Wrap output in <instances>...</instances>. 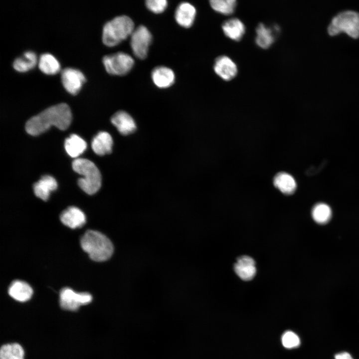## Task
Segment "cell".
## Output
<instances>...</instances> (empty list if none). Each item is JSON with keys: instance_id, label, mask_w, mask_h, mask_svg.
Masks as SVG:
<instances>
[{"instance_id": "cell-8", "label": "cell", "mask_w": 359, "mask_h": 359, "mask_svg": "<svg viewBox=\"0 0 359 359\" xmlns=\"http://www.w3.org/2000/svg\"><path fill=\"white\" fill-rule=\"evenodd\" d=\"M59 297L61 307L71 311H77L80 306L87 305L92 300V297L89 293H77L68 287L61 289Z\"/></svg>"}, {"instance_id": "cell-29", "label": "cell", "mask_w": 359, "mask_h": 359, "mask_svg": "<svg viewBox=\"0 0 359 359\" xmlns=\"http://www.w3.org/2000/svg\"><path fill=\"white\" fill-rule=\"evenodd\" d=\"M147 7L155 13L163 12L167 7L168 1L166 0H147L146 1Z\"/></svg>"}, {"instance_id": "cell-19", "label": "cell", "mask_w": 359, "mask_h": 359, "mask_svg": "<svg viewBox=\"0 0 359 359\" xmlns=\"http://www.w3.org/2000/svg\"><path fill=\"white\" fill-rule=\"evenodd\" d=\"M113 139L106 132H99L93 139L91 147L94 152L99 156H104L111 153Z\"/></svg>"}, {"instance_id": "cell-3", "label": "cell", "mask_w": 359, "mask_h": 359, "mask_svg": "<svg viewBox=\"0 0 359 359\" xmlns=\"http://www.w3.org/2000/svg\"><path fill=\"white\" fill-rule=\"evenodd\" d=\"M73 170L83 176L78 180L79 187L86 193L93 194L100 189L101 175L96 166L91 161L78 158L72 162Z\"/></svg>"}, {"instance_id": "cell-21", "label": "cell", "mask_w": 359, "mask_h": 359, "mask_svg": "<svg viewBox=\"0 0 359 359\" xmlns=\"http://www.w3.org/2000/svg\"><path fill=\"white\" fill-rule=\"evenodd\" d=\"M273 183L276 188L285 194H292L297 187L294 178L285 172L277 174L274 178Z\"/></svg>"}, {"instance_id": "cell-7", "label": "cell", "mask_w": 359, "mask_h": 359, "mask_svg": "<svg viewBox=\"0 0 359 359\" xmlns=\"http://www.w3.org/2000/svg\"><path fill=\"white\" fill-rule=\"evenodd\" d=\"M130 36V45L135 56L142 59L145 58L152 40L150 31L146 26L140 25L134 29Z\"/></svg>"}, {"instance_id": "cell-4", "label": "cell", "mask_w": 359, "mask_h": 359, "mask_svg": "<svg viewBox=\"0 0 359 359\" xmlns=\"http://www.w3.org/2000/svg\"><path fill=\"white\" fill-rule=\"evenodd\" d=\"M134 29V22L129 16H117L104 24L103 42L107 46H115L131 36Z\"/></svg>"}, {"instance_id": "cell-25", "label": "cell", "mask_w": 359, "mask_h": 359, "mask_svg": "<svg viewBox=\"0 0 359 359\" xmlns=\"http://www.w3.org/2000/svg\"><path fill=\"white\" fill-rule=\"evenodd\" d=\"M24 350L17 343L3 345L0 350V359H23Z\"/></svg>"}, {"instance_id": "cell-11", "label": "cell", "mask_w": 359, "mask_h": 359, "mask_svg": "<svg viewBox=\"0 0 359 359\" xmlns=\"http://www.w3.org/2000/svg\"><path fill=\"white\" fill-rule=\"evenodd\" d=\"M280 32V27L274 25L268 27L264 23H259L256 28V44L262 49L269 48L274 42L276 34Z\"/></svg>"}, {"instance_id": "cell-26", "label": "cell", "mask_w": 359, "mask_h": 359, "mask_svg": "<svg viewBox=\"0 0 359 359\" xmlns=\"http://www.w3.org/2000/svg\"><path fill=\"white\" fill-rule=\"evenodd\" d=\"M313 219L318 223H327L332 216V210L330 207L324 203H319L315 205L312 210Z\"/></svg>"}, {"instance_id": "cell-30", "label": "cell", "mask_w": 359, "mask_h": 359, "mask_svg": "<svg viewBox=\"0 0 359 359\" xmlns=\"http://www.w3.org/2000/svg\"><path fill=\"white\" fill-rule=\"evenodd\" d=\"M335 359H354L350 354L347 352L339 353L335 356Z\"/></svg>"}, {"instance_id": "cell-6", "label": "cell", "mask_w": 359, "mask_h": 359, "mask_svg": "<svg viewBox=\"0 0 359 359\" xmlns=\"http://www.w3.org/2000/svg\"><path fill=\"white\" fill-rule=\"evenodd\" d=\"M102 61L107 72L116 75L126 74L131 70L134 64L132 57L123 52L105 55Z\"/></svg>"}, {"instance_id": "cell-15", "label": "cell", "mask_w": 359, "mask_h": 359, "mask_svg": "<svg viewBox=\"0 0 359 359\" xmlns=\"http://www.w3.org/2000/svg\"><path fill=\"white\" fill-rule=\"evenodd\" d=\"M111 121L118 131L123 135L134 132L136 129V123L132 117L124 111H119L113 115Z\"/></svg>"}, {"instance_id": "cell-17", "label": "cell", "mask_w": 359, "mask_h": 359, "mask_svg": "<svg viewBox=\"0 0 359 359\" xmlns=\"http://www.w3.org/2000/svg\"><path fill=\"white\" fill-rule=\"evenodd\" d=\"M57 187V183L52 176L45 175L33 185L35 195L44 201H46L51 191Z\"/></svg>"}, {"instance_id": "cell-12", "label": "cell", "mask_w": 359, "mask_h": 359, "mask_svg": "<svg viewBox=\"0 0 359 359\" xmlns=\"http://www.w3.org/2000/svg\"><path fill=\"white\" fill-rule=\"evenodd\" d=\"M234 269L238 276L244 281L251 280L256 273L254 259L246 255L242 256L237 259L234 265Z\"/></svg>"}, {"instance_id": "cell-1", "label": "cell", "mask_w": 359, "mask_h": 359, "mask_svg": "<svg viewBox=\"0 0 359 359\" xmlns=\"http://www.w3.org/2000/svg\"><path fill=\"white\" fill-rule=\"evenodd\" d=\"M72 120V113L66 103H59L51 106L38 114L31 117L25 124V130L29 135H40L52 126L60 130L68 128Z\"/></svg>"}, {"instance_id": "cell-5", "label": "cell", "mask_w": 359, "mask_h": 359, "mask_svg": "<svg viewBox=\"0 0 359 359\" xmlns=\"http://www.w3.org/2000/svg\"><path fill=\"white\" fill-rule=\"evenodd\" d=\"M328 31L331 36L345 32L353 38L359 37V13L348 10L335 16L328 26Z\"/></svg>"}, {"instance_id": "cell-23", "label": "cell", "mask_w": 359, "mask_h": 359, "mask_svg": "<svg viewBox=\"0 0 359 359\" xmlns=\"http://www.w3.org/2000/svg\"><path fill=\"white\" fill-rule=\"evenodd\" d=\"M37 62L36 53L31 50L24 51L13 62V67L19 72H26L33 68Z\"/></svg>"}, {"instance_id": "cell-27", "label": "cell", "mask_w": 359, "mask_h": 359, "mask_svg": "<svg viewBox=\"0 0 359 359\" xmlns=\"http://www.w3.org/2000/svg\"><path fill=\"white\" fill-rule=\"evenodd\" d=\"M209 3L214 11L223 15L232 14L237 5L235 0H212Z\"/></svg>"}, {"instance_id": "cell-28", "label": "cell", "mask_w": 359, "mask_h": 359, "mask_svg": "<svg viewBox=\"0 0 359 359\" xmlns=\"http://www.w3.org/2000/svg\"><path fill=\"white\" fill-rule=\"evenodd\" d=\"M281 341L283 346L287 349L295 348L300 344L299 337L290 331H286L283 334Z\"/></svg>"}, {"instance_id": "cell-9", "label": "cell", "mask_w": 359, "mask_h": 359, "mask_svg": "<svg viewBox=\"0 0 359 359\" xmlns=\"http://www.w3.org/2000/svg\"><path fill=\"white\" fill-rule=\"evenodd\" d=\"M61 78L66 91L73 95L80 91L86 80L85 76L82 71L72 67L63 69L61 73Z\"/></svg>"}, {"instance_id": "cell-2", "label": "cell", "mask_w": 359, "mask_h": 359, "mask_svg": "<svg viewBox=\"0 0 359 359\" xmlns=\"http://www.w3.org/2000/svg\"><path fill=\"white\" fill-rule=\"evenodd\" d=\"M83 250L95 261L103 262L110 259L114 252L111 241L100 232L88 230L80 240Z\"/></svg>"}, {"instance_id": "cell-16", "label": "cell", "mask_w": 359, "mask_h": 359, "mask_svg": "<svg viewBox=\"0 0 359 359\" xmlns=\"http://www.w3.org/2000/svg\"><path fill=\"white\" fill-rule=\"evenodd\" d=\"M221 28L227 37L235 41L240 40L245 32V26L243 22L235 17L224 21Z\"/></svg>"}, {"instance_id": "cell-14", "label": "cell", "mask_w": 359, "mask_h": 359, "mask_svg": "<svg viewBox=\"0 0 359 359\" xmlns=\"http://www.w3.org/2000/svg\"><path fill=\"white\" fill-rule=\"evenodd\" d=\"M195 7L187 2L180 3L175 11V19L180 26L188 28L193 24L196 16Z\"/></svg>"}, {"instance_id": "cell-18", "label": "cell", "mask_w": 359, "mask_h": 359, "mask_svg": "<svg viewBox=\"0 0 359 359\" xmlns=\"http://www.w3.org/2000/svg\"><path fill=\"white\" fill-rule=\"evenodd\" d=\"M152 78L157 87L166 88L171 86L174 83L175 75L174 71L170 68L158 66L153 70Z\"/></svg>"}, {"instance_id": "cell-22", "label": "cell", "mask_w": 359, "mask_h": 359, "mask_svg": "<svg viewBox=\"0 0 359 359\" xmlns=\"http://www.w3.org/2000/svg\"><path fill=\"white\" fill-rule=\"evenodd\" d=\"M64 147L67 153L72 158H77L86 149L87 144L80 137L72 134L65 141Z\"/></svg>"}, {"instance_id": "cell-13", "label": "cell", "mask_w": 359, "mask_h": 359, "mask_svg": "<svg viewBox=\"0 0 359 359\" xmlns=\"http://www.w3.org/2000/svg\"><path fill=\"white\" fill-rule=\"evenodd\" d=\"M63 224L71 228H80L86 222L83 212L75 206H70L62 212L60 216Z\"/></svg>"}, {"instance_id": "cell-20", "label": "cell", "mask_w": 359, "mask_h": 359, "mask_svg": "<svg viewBox=\"0 0 359 359\" xmlns=\"http://www.w3.org/2000/svg\"><path fill=\"white\" fill-rule=\"evenodd\" d=\"M33 293L30 286L25 282L15 280L8 288L9 295L14 299L19 302H25L29 300Z\"/></svg>"}, {"instance_id": "cell-24", "label": "cell", "mask_w": 359, "mask_h": 359, "mask_svg": "<svg viewBox=\"0 0 359 359\" xmlns=\"http://www.w3.org/2000/svg\"><path fill=\"white\" fill-rule=\"evenodd\" d=\"M39 69L46 74H54L60 69V64L57 58L49 53L40 55L38 62Z\"/></svg>"}, {"instance_id": "cell-10", "label": "cell", "mask_w": 359, "mask_h": 359, "mask_svg": "<svg viewBox=\"0 0 359 359\" xmlns=\"http://www.w3.org/2000/svg\"><path fill=\"white\" fill-rule=\"evenodd\" d=\"M213 70L217 76L226 81L234 79L238 73L236 64L226 55H221L215 59Z\"/></svg>"}]
</instances>
